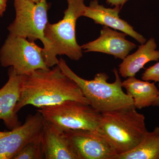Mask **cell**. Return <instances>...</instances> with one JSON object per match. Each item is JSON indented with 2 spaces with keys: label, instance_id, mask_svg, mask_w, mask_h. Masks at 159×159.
<instances>
[{
  "label": "cell",
  "instance_id": "1",
  "mask_svg": "<svg viewBox=\"0 0 159 159\" xmlns=\"http://www.w3.org/2000/svg\"><path fill=\"white\" fill-rule=\"evenodd\" d=\"M67 100L89 104L78 85L56 65L52 69H40L25 75L15 111L17 114L27 105L38 108Z\"/></svg>",
  "mask_w": 159,
  "mask_h": 159
},
{
  "label": "cell",
  "instance_id": "2",
  "mask_svg": "<svg viewBox=\"0 0 159 159\" xmlns=\"http://www.w3.org/2000/svg\"><path fill=\"white\" fill-rule=\"evenodd\" d=\"M57 66L77 84L89 104L100 113L134 107L133 99L122 90V81L116 69L113 70L115 81L109 83L108 75L102 72L96 74L91 80L80 77L62 58L59 59Z\"/></svg>",
  "mask_w": 159,
  "mask_h": 159
},
{
  "label": "cell",
  "instance_id": "3",
  "mask_svg": "<svg viewBox=\"0 0 159 159\" xmlns=\"http://www.w3.org/2000/svg\"><path fill=\"white\" fill-rule=\"evenodd\" d=\"M134 108L101 114L97 130L108 140L118 154L141 143L148 131L145 117Z\"/></svg>",
  "mask_w": 159,
  "mask_h": 159
},
{
  "label": "cell",
  "instance_id": "4",
  "mask_svg": "<svg viewBox=\"0 0 159 159\" xmlns=\"http://www.w3.org/2000/svg\"><path fill=\"white\" fill-rule=\"evenodd\" d=\"M68 8L62 20L54 24L49 22L45 30V37L50 46L46 60L49 68L57 65V55H66L70 59L79 60L83 56V50L76 38L77 20L83 16L86 6L84 0H67Z\"/></svg>",
  "mask_w": 159,
  "mask_h": 159
},
{
  "label": "cell",
  "instance_id": "5",
  "mask_svg": "<svg viewBox=\"0 0 159 159\" xmlns=\"http://www.w3.org/2000/svg\"><path fill=\"white\" fill-rule=\"evenodd\" d=\"M16 17L8 28L9 34L25 38L31 41L39 39L43 44L45 61L48 56L50 46L45 37L49 7L47 0L35 3L30 0H14Z\"/></svg>",
  "mask_w": 159,
  "mask_h": 159
},
{
  "label": "cell",
  "instance_id": "6",
  "mask_svg": "<svg viewBox=\"0 0 159 159\" xmlns=\"http://www.w3.org/2000/svg\"><path fill=\"white\" fill-rule=\"evenodd\" d=\"M44 119L63 131L70 129L97 130L101 114L88 103L67 100L56 105L37 109Z\"/></svg>",
  "mask_w": 159,
  "mask_h": 159
},
{
  "label": "cell",
  "instance_id": "7",
  "mask_svg": "<svg viewBox=\"0 0 159 159\" xmlns=\"http://www.w3.org/2000/svg\"><path fill=\"white\" fill-rule=\"evenodd\" d=\"M0 63L24 76L36 70L50 68L46 64L43 48L34 42L9 34L0 49Z\"/></svg>",
  "mask_w": 159,
  "mask_h": 159
},
{
  "label": "cell",
  "instance_id": "8",
  "mask_svg": "<svg viewBox=\"0 0 159 159\" xmlns=\"http://www.w3.org/2000/svg\"><path fill=\"white\" fill-rule=\"evenodd\" d=\"M45 120L39 112L29 115L24 124L0 131V159H13L25 145L42 134Z\"/></svg>",
  "mask_w": 159,
  "mask_h": 159
},
{
  "label": "cell",
  "instance_id": "9",
  "mask_svg": "<svg viewBox=\"0 0 159 159\" xmlns=\"http://www.w3.org/2000/svg\"><path fill=\"white\" fill-rule=\"evenodd\" d=\"M79 159H114L117 154L105 137L97 130L64 131Z\"/></svg>",
  "mask_w": 159,
  "mask_h": 159
},
{
  "label": "cell",
  "instance_id": "10",
  "mask_svg": "<svg viewBox=\"0 0 159 159\" xmlns=\"http://www.w3.org/2000/svg\"><path fill=\"white\" fill-rule=\"evenodd\" d=\"M127 34L103 26L98 38L81 46L84 52H95L123 60L136 45L125 39Z\"/></svg>",
  "mask_w": 159,
  "mask_h": 159
},
{
  "label": "cell",
  "instance_id": "11",
  "mask_svg": "<svg viewBox=\"0 0 159 159\" xmlns=\"http://www.w3.org/2000/svg\"><path fill=\"white\" fill-rule=\"evenodd\" d=\"M9 79L0 89V120L9 129L21 125L15 108L19 99L24 75L17 74L12 67L8 71Z\"/></svg>",
  "mask_w": 159,
  "mask_h": 159
},
{
  "label": "cell",
  "instance_id": "12",
  "mask_svg": "<svg viewBox=\"0 0 159 159\" xmlns=\"http://www.w3.org/2000/svg\"><path fill=\"white\" fill-rule=\"evenodd\" d=\"M121 9L119 6H115L113 8H106L99 4L98 0H92L89 6L86 7L83 16L93 20L96 24L119 30L133 38L141 44L145 43L147 41L146 39L135 31L127 22L119 17Z\"/></svg>",
  "mask_w": 159,
  "mask_h": 159
},
{
  "label": "cell",
  "instance_id": "13",
  "mask_svg": "<svg viewBox=\"0 0 159 159\" xmlns=\"http://www.w3.org/2000/svg\"><path fill=\"white\" fill-rule=\"evenodd\" d=\"M42 139L44 159H79L64 131L45 120Z\"/></svg>",
  "mask_w": 159,
  "mask_h": 159
},
{
  "label": "cell",
  "instance_id": "14",
  "mask_svg": "<svg viewBox=\"0 0 159 159\" xmlns=\"http://www.w3.org/2000/svg\"><path fill=\"white\" fill-rule=\"evenodd\" d=\"M155 39L151 38L139 46L133 54L127 55L119 65V74L124 78L135 76L147 63L158 61L159 50Z\"/></svg>",
  "mask_w": 159,
  "mask_h": 159
},
{
  "label": "cell",
  "instance_id": "15",
  "mask_svg": "<svg viewBox=\"0 0 159 159\" xmlns=\"http://www.w3.org/2000/svg\"><path fill=\"white\" fill-rule=\"evenodd\" d=\"M155 83L140 80L134 76L129 77L122 82V87L125 89L126 94L133 99L135 108L142 109L153 106L157 98L159 90Z\"/></svg>",
  "mask_w": 159,
  "mask_h": 159
},
{
  "label": "cell",
  "instance_id": "16",
  "mask_svg": "<svg viewBox=\"0 0 159 159\" xmlns=\"http://www.w3.org/2000/svg\"><path fill=\"white\" fill-rule=\"evenodd\" d=\"M114 159H159V126L147 132L135 148L117 155Z\"/></svg>",
  "mask_w": 159,
  "mask_h": 159
},
{
  "label": "cell",
  "instance_id": "17",
  "mask_svg": "<svg viewBox=\"0 0 159 159\" xmlns=\"http://www.w3.org/2000/svg\"><path fill=\"white\" fill-rule=\"evenodd\" d=\"M44 159L42 134L25 145L13 159Z\"/></svg>",
  "mask_w": 159,
  "mask_h": 159
},
{
  "label": "cell",
  "instance_id": "18",
  "mask_svg": "<svg viewBox=\"0 0 159 159\" xmlns=\"http://www.w3.org/2000/svg\"><path fill=\"white\" fill-rule=\"evenodd\" d=\"M142 80L158 83L159 87V62L146 69L143 73Z\"/></svg>",
  "mask_w": 159,
  "mask_h": 159
},
{
  "label": "cell",
  "instance_id": "19",
  "mask_svg": "<svg viewBox=\"0 0 159 159\" xmlns=\"http://www.w3.org/2000/svg\"><path fill=\"white\" fill-rule=\"evenodd\" d=\"M129 0H107L106 2L111 6H119L122 9L126 2Z\"/></svg>",
  "mask_w": 159,
  "mask_h": 159
},
{
  "label": "cell",
  "instance_id": "20",
  "mask_svg": "<svg viewBox=\"0 0 159 159\" xmlns=\"http://www.w3.org/2000/svg\"><path fill=\"white\" fill-rule=\"evenodd\" d=\"M7 0H0V16H2L7 7Z\"/></svg>",
  "mask_w": 159,
  "mask_h": 159
},
{
  "label": "cell",
  "instance_id": "21",
  "mask_svg": "<svg viewBox=\"0 0 159 159\" xmlns=\"http://www.w3.org/2000/svg\"><path fill=\"white\" fill-rule=\"evenodd\" d=\"M153 106H158L159 107V93L157 98L155 100L153 104Z\"/></svg>",
  "mask_w": 159,
  "mask_h": 159
},
{
  "label": "cell",
  "instance_id": "22",
  "mask_svg": "<svg viewBox=\"0 0 159 159\" xmlns=\"http://www.w3.org/2000/svg\"><path fill=\"white\" fill-rule=\"evenodd\" d=\"M30 1H32V2H34L39 3L42 0H30Z\"/></svg>",
  "mask_w": 159,
  "mask_h": 159
}]
</instances>
